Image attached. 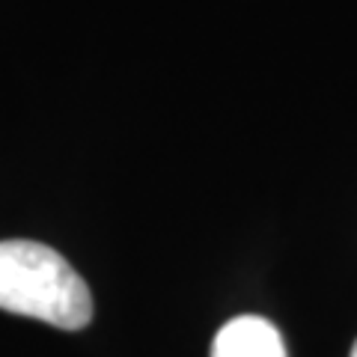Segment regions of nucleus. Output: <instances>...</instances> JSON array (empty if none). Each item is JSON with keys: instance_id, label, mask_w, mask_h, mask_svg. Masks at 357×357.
<instances>
[{"instance_id": "obj_1", "label": "nucleus", "mask_w": 357, "mask_h": 357, "mask_svg": "<svg viewBox=\"0 0 357 357\" xmlns=\"http://www.w3.org/2000/svg\"><path fill=\"white\" fill-rule=\"evenodd\" d=\"M0 310L81 331L93 319V295L57 250L39 241H0Z\"/></svg>"}, {"instance_id": "obj_2", "label": "nucleus", "mask_w": 357, "mask_h": 357, "mask_svg": "<svg viewBox=\"0 0 357 357\" xmlns=\"http://www.w3.org/2000/svg\"><path fill=\"white\" fill-rule=\"evenodd\" d=\"M211 357H289L283 337L268 319L259 316H238L227 321L215 342Z\"/></svg>"}, {"instance_id": "obj_3", "label": "nucleus", "mask_w": 357, "mask_h": 357, "mask_svg": "<svg viewBox=\"0 0 357 357\" xmlns=\"http://www.w3.org/2000/svg\"><path fill=\"white\" fill-rule=\"evenodd\" d=\"M351 357H357V342H354V349H351Z\"/></svg>"}]
</instances>
